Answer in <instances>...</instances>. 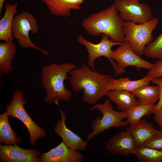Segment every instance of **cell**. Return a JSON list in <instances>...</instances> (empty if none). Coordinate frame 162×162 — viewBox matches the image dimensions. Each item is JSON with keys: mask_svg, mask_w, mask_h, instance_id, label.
Returning a JSON list of instances; mask_svg holds the SVG:
<instances>
[{"mask_svg": "<svg viewBox=\"0 0 162 162\" xmlns=\"http://www.w3.org/2000/svg\"><path fill=\"white\" fill-rule=\"evenodd\" d=\"M18 4H7L5 6V12L0 20V40L4 42L13 41L12 28L14 15L17 12Z\"/></svg>", "mask_w": 162, "mask_h": 162, "instance_id": "cell-17", "label": "cell"}, {"mask_svg": "<svg viewBox=\"0 0 162 162\" xmlns=\"http://www.w3.org/2000/svg\"><path fill=\"white\" fill-rule=\"evenodd\" d=\"M140 0H115L116 9L121 18L125 21L137 24L147 22L154 17L150 6Z\"/></svg>", "mask_w": 162, "mask_h": 162, "instance_id": "cell-9", "label": "cell"}, {"mask_svg": "<svg viewBox=\"0 0 162 162\" xmlns=\"http://www.w3.org/2000/svg\"><path fill=\"white\" fill-rule=\"evenodd\" d=\"M61 117L54 128V132L60 136L68 147L75 150L85 151L88 146L87 141L68 128L65 123L67 117L64 111L59 109Z\"/></svg>", "mask_w": 162, "mask_h": 162, "instance_id": "cell-13", "label": "cell"}, {"mask_svg": "<svg viewBox=\"0 0 162 162\" xmlns=\"http://www.w3.org/2000/svg\"><path fill=\"white\" fill-rule=\"evenodd\" d=\"M12 33L14 38L23 48H31L40 51L45 56L48 52L36 46L31 40L29 33L37 34L39 28L37 21L30 13L23 11L14 17L12 28Z\"/></svg>", "mask_w": 162, "mask_h": 162, "instance_id": "cell-7", "label": "cell"}, {"mask_svg": "<svg viewBox=\"0 0 162 162\" xmlns=\"http://www.w3.org/2000/svg\"><path fill=\"white\" fill-rule=\"evenodd\" d=\"M5 0H0V16H1L2 9L3 7V5Z\"/></svg>", "mask_w": 162, "mask_h": 162, "instance_id": "cell-30", "label": "cell"}, {"mask_svg": "<svg viewBox=\"0 0 162 162\" xmlns=\"http://www.w3.org/2000/svg\"><path fill=\"white\" fill-rule=\"evenodd\" d=\"M142 146L162 150V129L160 130L158 133L146 141Z\"/></svg>", "mask_w": 162, "mask_h": 162, "instance_id": "cell-26", "label": "cell"}, {"mask_svg": "<svg viewBox=\"0 0 162 162\" xmlns=\"http://www.w3.org/2000/svg\"><path fill=\"white\" fill-rule=\"evenodd\" d=\"M128 130L134 140L136 146L142 145L159 131L155 129L151 123L145 120H140L135 125L129 127Z\"/></svg>", "mask_w": 162, "mask_h": 162, "instance_id": "cell-18", "label": "cell"}, {"mask_svg": "<svg viewBox=\"0 0 162 162\" xmlns=\"http://www.w3.org/2000/svg\"><path fill=\"white\" fill-rule=\"evenodd\" d=\"M101 39L98 43H92L85 39L82 35H79L77 40L81 44L83 45L86 48L88 54V65L93 70H95L94 62L96 59L101 56L105 57L109 60L112 67L115 76H117L125 72L124 69L121 68L112 58L113 51L112 48L116 45H121L122 43L114 42L111 40L109 36L105 34H101Z\"/></svg>", "mask_w": 162, "mask_h": 162, "instance_id": "cell-8", "label": "cell"}, {"mask_svg": "<svg viewBox=\"0 0 162 162\" xmlns=\"http://www.w3.org/2000/svg\"><path fill=\"white\" fill-rule=\"evenodd\" d=\"M143 55L158 60L162 59V32L146 46Z\"/></svg>", "mask_w": 162, "mask_h": 162, "instance_id": "cell-25", "label": "cell"}, {"mask_svg": "<svg viewBox=\"0 0 162 162\" xmlns=\"http://www.w3.org/2000/svg\"><path fill=\"white\" fill-rule=\"evenodd\" d=\"M76 67L74 64L65 62L60 64L52 63L42 68L41 82L46 92V104H57L60 101L70 100L72 93L66 88L64 82L68 79V74Z\"/></svg>", "mask_w": 162, "mask_h": 162, "instance_id": "cell-3", "label": "cell"}, {"mask_svg": "<svg viewBox=\"0 0 162 162\" xmlns=\"http://www.w3.org/2000/svg\"><path fill=\"white\" fill-rule=\"evenodd\" d=\"M16 52V46L13 41L0 42V77L13 70L12 62Z\"/></svg>", "mask_w": 162, "mask_h": 162, "instance_id": "cell-19", "label": "cell"}, {"mask_svg": "<svg viewBox=\"0 0 162 162\" xmlns=\"http://www.w3.org/2000/svg\"><path fill=\"white\" fill-rule=\"evenodd\" d=\"M8 116L6 111L0 115V142L4 145L20 144L22 139L18 137L16 132L12 129Z\"/></svg>", "mask_w": 162, "mask_h": 162, "instance_id": "cell-22", "label": "cell"}, {"mask_svg": "<svg viewBox=\"0 0 162 162\" xmlns=\"http://www.w3.org/2000/svg\"><path fill=\"white\" fill-rule=\"evenodd\" d=\"M124 21L113 4L105 10L90 14L83 20L81 26L92 36L104 34L112 41L123 43L126 40L123 30Z\"/></svg>", "mask_w": 162, "mask_h": 162, "instance_id": "cell-2", "label": "cell"}, {"mask_svg": "<svg viewBox=\"0 0 162 162\" xmlns=\"http://www.w3.org/2000/svg\"><path fill=\"white\" fill-rule=\"evenodd\" d=\"M106 96L115 104L120 111L127 112L133 107L138 105L136 97L131 92L118 90L109 91Z\"/></svg>", "mask_w": 162, "mask_h": 162, "instance_id": "cell-16", "label": "cell"}, {"mask_svg": "<svg viewBox=\"0 0 162 162\" xmlns=\"http://www.w3.org/2000/svg\"><path fill=\"white\" fill-rule=\"evenodd\" d=\"M140 162H162V150L141 146H136L132 153Z\"/></svg>", "mask_w": 162, "mask_h": 162, "instance_id": "cell-23", "label": "cell"}, {"mask_svg": "<svg viewBox=\"0 0 162 162\" xmlns=\"http://www.w3.org/2000/svg\"><path fill=\"white\" fill-rule=\"evenodd\" d=\"M151 82L158 86L160 92V98L158 103L155 105L154 110L162 106V76L154 78Z\"/></svg>", "mask_w": 162, "mask_h": 162, "instance_id": "cell-28", "label": "cell"}, {"mask_svg": "<svg viewBox=\"0 0 162 162\" xmlns=\"http://www.w3.org/2000/svg\"><path fill=\"white\" fill-rule=\"evenodd\" d=\"M136 147L134 140L128 130L111 137L105 145L106 148L111 154H118L124 157L132 154Z\"/></svg>", "mask_w": 162, "mask_h": 162, "instance_id": "cell-12", "label": "cell"}, {"mask_svg": "<svg viewBox=\"0 0 162 162\" xmlns=\"http://www.w3.org/2000/svg\"><path fill=\"white\" fill-rule=\"evenodd\" d=\"M70 82L74 92L82 91V99L90 105L97 103L109 91L108 86L113 78L97 70H93L87 65L82 64L79 68L69 73Z\"/></svg>", "mask_w": 162, "mask_h": 162, "instance_id": "cell-1", "label": "cell"}, {"mask_svg": "<svg viewBox=\"0 0 162 162\" xmlns=\"http://www.w3.org/2000/svg\"><path fill=\"white\" fill-rule=\"evenodd\" d=\"M131 93L137 98L138 105L154 104L160 98V89L157 85H144Z\"/></svg>", "mask_w": 162, "mask_h": 162, "instance_id": "cell-21", "label": "cell"}, {"mask_svg": "<svg viewBox=\"0 0 162 162\" xmlns=\"http://www.w3.org/2000/svg\"><path fill=\"white\" fill-rule=\"evenodd\" d=\"M112 58L119 67L123 69L128 66H133L138 69L142 68L149 70L154 65L137 55L127 40L113 51Z\"/></svg>", "mask_w": 162, "mask_h": 162, "instance_id": "cell-10", "label": "cell"}, {"mask_svg": "<svg viewBox=\"0 0 162 162\" xmlns=\"http://www.w3.org/2000/svg\"><path fill=\"white\" fill-rule=\"evenodd\" d=\"M37 150L25 149L17 146L0 145V160L3 162H40Z\"/></svg>", "mask_w": 162, "mask_h": 162, "instance_id": "cell-11", "label": "cell"}, {"mask_svg": "<svg viewBox=\"0 0 162 162\" xmlns=\"http://www.w3.org/2000/svg\"><path fill=\"white\" fill-rule=\"evenodd\" d=\"M154 119L158 125L162 129V106L154 110Z\"/></svg>", "mask_w": 162, "mask_h": 162, "instance_id": "cell-29", "label": "cell"}, {"mask_svg": "<svg viewBox=\"0 0 162 162\" xmlns=\"http://www.w3.org/2000/svg\"><path fill=\"white\" fill-rule=\"evenodd\" d=\"M50 13L56 16L68 18L71 10H80L84 0H41Z\"/></svg>", "mask_w": 162, "mask_h": 162, "instance_id": "cell-15", "label": "cell"}, {"mask_svg": "<svg viewBox=\"0 0 162 162\" xmlns=\"http://www.w3.org/2000/svg\"><path fill=\"white\" fill-rule=\"evenodd\" d=\"M111 102L107 98L103 103H96L89 108V111L97 110L102 116L101 117H96L92 123L91 128L92 131L87 135V141L111 128L123 127L128 125L126 120L123 121L127 118V112L115 110Z\"/></svg>", "mask_w": 162, "mask_h": 162, "instance_id": "cell-4", "label": "cell"}, {"mask_svg": "<svg viewBox=\"0 0 162 162\" xmlns=\"http://www.w3.org/2000/svg\"><path fill=\"white\" fill-rule=\"evenodd\" d=\"M83 160L82 153L70 148L62 141L54 148L43 153L40 158V162H82Z\"/></svg>", "mask_w": 162, "mask_h": 162, "instance_id": "cell-14", "label": "cell"}, {"mask_svg": "<svg viewBox=\"0 0 162 162\" xmlns=\"http://www.w3.org/2000/svg\"><path fill=\"white\" fill-rule=\"evenodd\" d=\"M26 103L23 93L21 91H16L13 93L11 102L6 107V111L8 116L17 118L24 124L29 134L30 143L35 146L37 140L45 136L46 132L33 120L27 113L24 107Z\"/></svg>", "mask_w": 162, "mask_h": 162, "instance_id": "cell-6", "label": "cell"}, {"mask_svg": "<svg viewBox=\"0 0 162 162\" xmlns=\"http://www.w3.org/2000/svg\"><path fill=\"white\" fill-rule=\"evenodd\" d=\"M154 78L147 74L143 78L137 80H131L128 78L118 79L113 78L108 86L109 91L111 90H125L131 92L134 90L145 85H148Z\"/></svg>", "mask_w": 162, "mask_h": 162, "instance_id": "cell-20", "label": "cell"}, {"mask_svg": "<svg viewBox=\"0 0 162 162\" xmlns=\"http://www.w3.org/2000/svg\"><path fill=\"white\" fill-rule=\"evenodd\" d=\"M155 104L137 105L131 108L127 111L126 120L131 127L137 124L144 116L152 113Z\"/></svg>", "mask_w": 162, "mask_h": 162, "instance_id": "cell-24", "label": "cell"}, {"mask_svg": "<svg viewBox=\"0 0 162 162\" xmlns=\"http://www.w3.org/2000/svg\"><path fill=\"white\" fill-rule=\"evenodd\" d=\"M159 23V19L157 17H154L150 21L141 24L124 21L123 30L125 40L139 56L143 55L145 47L152 41V32Z\"/></svg>", "mask_w": 162, "mask_h": 162, "instance_id": "cell-5", "label": "cell"}, {"mask_svg": "<svg viewBox=\"0 0 162 162\" xmlns=\"http://www.w3.org/2000/svg\"><path fill=\"white\" fill-rule=\"evenodd\" d=\"M153 78L162 76V59L158 60L147 73Z\"/></svg>", "mask_w": 162, "mask_h": 162, "instance_id": "cell-27", "label": "cell"}]
</instances>
